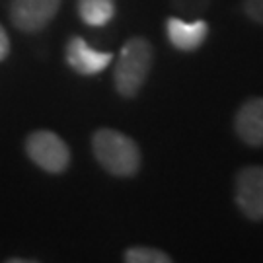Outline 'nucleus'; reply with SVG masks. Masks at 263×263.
<instances>
[{
  "label": "nucleus",
  "instance_id": "obj_1",
  "mask_svg": "<svg viewBox=\"0 0 263 263\" xmlns=\"http://www.w3.org/2000/svg\"><path fill=\"white\" fill-rule=\"evenodd\" d=\"M92 151L100 166L117 178H131L141 168L139 144L115 129H98L92 137Z\"/></svg>",
  "mask_w": 263,
  "mask_h": 263
},
{
  "label": "nucleus",
  "instance_id": "obj_2",
  "mask_svg": "<svg viewBox=\"0 0 263 263\" xmlns=\"http://www.w3.org/2000/svg\"><path fill=\"white\" fill-rule=\"evenodd\" d=\"M152 45L144 37H131L123 45L113 70V82L123 98H135L146 82L152 66Z\"/></svg>",
  "mask_w": 263,
  "mask_h": 263
},
{
  "label": "nucleus",
  "instance_id": "obj_3",
  "mask_svg": "<svg viewBox=\"0 0 263 263\" xmlns=\"http://www.w3.org/2000/svg\"><path fill=\"white\" fill-rule=\"evenodd\" d=\"M28 156L41 170L51 174H61L70 164V151L66 142L53 131H35L26 141Z\"/></svg>",
  "mask_w": 263,
  "mask_h": 263
},
{
  "label": "nucleus",
  "instance_id": "obj_4",
  "mask_svg": "<svg viewBox=\"0 0 263 263\" xmlns=\"http://www.w3.org/2000/svg\"><path fill=\"white\" fill-rule=\"evenodd\" d=\"M234 201L246 218L263 220V166H246L236 174Z\"/></svg>",
  "mask_w": 263,
  "mask_h": 263
},
{
  "label": "nucleus",
  "instance_id": "obj_5",
  "mask_svg": "<svg viewBox=\"0 0 263 263\" xmlns=\"http://www.w3.org/2000/svg\"><path fill=\"white\" fill-rule=\"evenodd\" d=\"M61 0H12L10 18L22 31H39L55 18Z\"/></svg>",
  "mask_w": 263,
  "mask_h": 263
},
{
  "label": "nucleus",
  "instance_id": "obj_6",
  "mask_svg": "<svg viewBox=\"0 0 263 263\" xmlns=\"http://www.w3.org/2000/svg\"><path fill=\"white\" fill-rule=\"evenodd\" d=\"M236 135L254 148L263 146V98H248L234 117Z\"/></svg>",
  "mask_w": 263,
  "mask_h": 263
},
{
  "label": "nucleus",
  "instance_id": "obj_7",
  "mask_svg": "<svg viewBox=\"0 0 263 263\" xmlns=\"http://www.w3.org/2000/svg\"><path fill=\"white\" fill-rule=\"evenodd\" d=\"M66 61L78 74L92 76L104 72L113 61V55L107 51H96L88 47L82 37H72L66 45Z\"/></svg>",
  "mask_w": 263,
  "mask_h": 263
},
{
  "label": "nucleus",
  "instance_id": "obj_8",
  "mask_svg": "<svg viewBox=\"0 0 263 263\" xmlns=\"http://www.w3.org/2000/svg\"><path fill=\"white\" fill-rule=\"evenodd\" d=\"M166 33L170 43L178 51L191 53L199 49L209 35V24L203 20L197 22H183L179 18H168L166 22Z\"/></svg>",
  "mask_w": 263,
  "mask_h": 263
},
{
  "label": "nucleus",
  "instance_id": "obj_9",
  "mask_svg": "<svg viewBox=\"0 0 263 263\" xmlns=\"http://www.w3.org/2000/svg\"><path fill=\"white\" fill-rule=\"evenodd\" d=\"M78 14L88 26H105L115 16V0H78Z\"/></svg>",
  "mask_w": 263,
  "mask_h": 263
},
{
  "label": "nucleus",
  "instance_id": "obj_10",
  "mask_svg": "<svg viewBox=\"0 0 263 263\" xmlns=\"http://www.w3.org/2000/svg\"><path fill=\"white\" fill-rule=\"evenodd\" d=\"M123 259L129 263H170V257L166 252L156 250V248H144V246H137V248H129Z\"/></svg>",
  "mask_w": 263,
  "mask_h": 263
},
{
  "label": "nucleus",
  "instance_id": "obj_11",
  "mask_svg": "<svg viewBox=\"0 0 263 263\" xmlns=\"http://www.w3.org/2000/svg\"><path fill=\"white\" fill-rule=\"evenodd\" d=\"M242 10L248 18L263 26V0H244L242 2Z\"/></svg>",
  "mask_w": 263,
  "mask_h": 263
},
{
  "label": "nucleus",
  "instance_id": "obj_12",
  "mask_svg": "<svg viewBox=\"0 0 263 263\" xmlns=\"http://www.w3.org/2000/svg\"><path fill=\"white\" fill-rule=\"evenodd\" d=\"M10 53V39H8V33H6V29L0 26V61H4Z\"/></svg>",
  "mask_w": 263,
  "mask_h": 263
}]
</instances>
